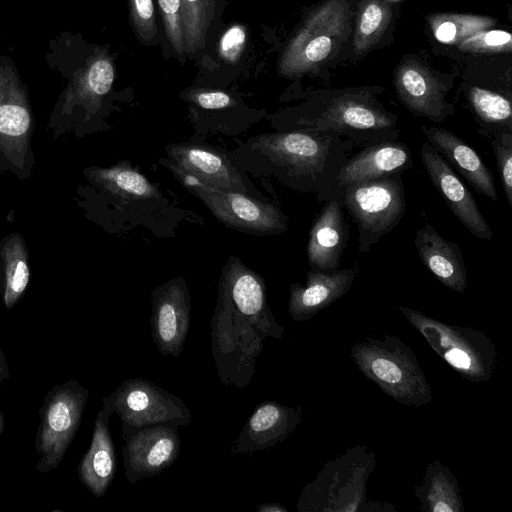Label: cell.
<instances>
[{
	"label": "cell",
	"instance_id": "36",
	"mask_svg": "<svg viewBox=\"0 0 512 512\" xmlns=\"http://www.w3.org/2000/svg\"><path fill=\"white\" fill-rule=\"evenodd\" d=\"M491 136L502 187L507 202L512 207V133H496Z\"/></svg>",
	"mask_w": 512,
	"mask_h": 512
},
{
	"label": "cell",
	"instance_id": "18",
	"mask_svg": "<svg viewBox=\"0 0 512 512\" xmlns=\"http://www.w3.org/2000/svg\"><path fill=\"white\" fill-rule=\"evenodd\" d=\"M302 410L273 400L260 403L233 441L231 454L249 455L284 442L300 424Z\"/></svg>",
	"mask_w": 512,
	"mask_h": 512
},
{
	"label": "cell",
	"instance_id": "32",
	"mask_svg": "<svg viewBox=\"0 0 512 512\" xmlns=\"http://www.w3.org/2000/svg\"><path fill=\"white\" fill-rule=\"evenodd\" d=\"M217 3V0H181L185 56L194 58L204 49Z\"/></svg>",
	"mask_w": 512,
	"mask_h": 512
},
{
	"label": "cell",
	"instance_id": "1",
	"mask_svg": "<svg viewBox=\"0 0 512 512\" xmlns=\"http://www.w3.org/2000/svg\"><path fill=\"white\" fill-rule=\"evenodd\" d=\"M354 142L335 131H291L265 135L261 145L275 162L321 200L342 202L338 175Z\"/></svg>",
	"mask_w": 512,
	"mask_h": 512
},
{
	"label": "cell",
	"instance_id": "31",
	"mask_svg": "<svg viewBox=\"0 0 512 512\" xmlns=\"http://www.w3.org/2000/svg\"><path fill=\"white\" fill-rule=\"evenodd\" d=\"M468 101L478 122L487 135L512 133L511 101L506 96L473 86L468 91Z\"/></svg>",
	"mask_w": 512,
	"mask_h": 512
},
{
	"label": "cell",
	"instance_id": "42",
	"mask_svg": "<svg viewBox=\"0 0 512 512\" xmlns=\"http://www.w3.org/2000/svg\"><path fill=\"white\" fill-rule=\"evenodd\" d=\"M3 429H4V416H3L2 412L0 411V439H1V436L3 433Z\"/></svg>",
	"mask_w": 512,
	"mask_h": 512
},
{
	"label": "cell",
	"instance_id": "20",
	"mask_svg": "<svg viewBox=\"0 0 512 512\" xmlns=\"http://www.w3.org/2000/svg\"><path fill=\"white\" fill-rule=\"evenodd\" d=\"M357 273V265L332 273L309 271L305 285H290L288 312L291 318L297 322L307 321L342 298L350 290Z\"/></svg>",
	"mask_w": 512,
	"mask_h": 512
},
{
	"label": "cell",
	"instance_id": "13",
	"mask_svg": "<svg viewBox=\"0 0 512 512\" xmlns=\"http://www.w3.org/2000/svg\"><path fill=\"white\" fill-rule=\"evenodd\" d=\"M218 292L266 338L285 337V328L276 321L268 304L264 279L239 258L230 257L223 267Z\"/></svg>",
	"mask_w": 512,
	"mask_h": 512
},
{
	"label": "cell",
	"instance_id": "34",
	"mask_svg": "<svg viewBox=\"0 0 512 512\" xmlns=\"http://www.w3.org/2000/svg\"><path fill=\"white\" fill-rule=\"evenodd\" d=\"M130 22L138 40L154 45L159 40L153 0H128Z\"/></svg>",
	"mask_w": 512,
	"mask_h": 512
},
{
	"label": "cell",
	"instance_id": "29",
	"mask_svg": "<svg viewBox=\"0 0 512 512\" xmlns=\"http://www.w3.org/2000/svg\"><path fill=\"white\" fill-rule=\"evenodd\" d=\"M115 78L113 61L106 54H99L84 69L75 88L68 92L63 110L67 112L76 104L96 106L110 91Z\"/></svg>",
	"mask_w": 512,
	"mask_h": 512
},
{
	"label": "cell",
	"instance_id": "33",
	"mask_svg": "<svg viewBox=\"0 0 512 512\" xmlns=\"http://www.w3.org/2000/svg\"><path fill=\"white\" fill-rule=\"evenodd\" d=\"M430 19L431 28L438 41L449 44L461 43L494 23L489 17L461 14H438Z\"/></svg>",
	"mask_w": 512,
	"mask_h": 512
},
{
	"label": "cell",
	"instance_id": "16",
	"mask_svg": "<svg viewBox=\"0 0 512 512\" xmlns=\"http://www.w3.org/2000/svg\"><path fill=\"white\" fill-rule=\"evenodd\" d=\"M32 117L24 95L0 82V169L25 178L31 163Z\"/></svg>",
	"mask_w": 512,
	"mask_h": 512
},
{
	"label": "cell",
	"instance_id": "8",
	"mask_svg": "<svg viewBox=\"0 0 512 512\" xmlns=\"http://www.w3.org/2000/svg\"><path fill=\"white\" fill-rule=\"evenodd\" d=\"M88 396L89 390L74 380L54 386L45 395L35 442L38 472H50L61 463L80 426Z\"/></svg>",
	"mask_w": 512,
	"mask_h": 512
},
{
	"label": "cell",
	"instance_id": "21",
	"mask_svg": "<svg viewBox=\"0 0 512 512\" xmlns=\"http://www.w3.org/2000/svg\"><path fill=\"white\" fill-rule=\"evenodd\" d=\"M412 167V155L405 143L396 140L379 141L371 143L347 160L339 172L338 185L342 190L354 183L401 175Z\"/></svg>",
	"mask_w": 512,
	"mask_h": 512
},
{
	"label": "cell",
	"instance_id": "7",
	"mask_svg": "<svg viewBox=\"0 0 512 512\" xmlns=\"http://www.w3.org/2000/svg\"><path fill=\"white\" fill-rule=\"evenodd\" d=\"M342 206L357 224L359 251L368 252L401 221L405 213L406 197L401 175L344 187Z\"/></svg>",
	"mask_w": 512,
	"mask_h": 512
},
{
	"label": "cell",
	"instance_id": "38",
	"mask_svg": "<svg viewBox=\"0 0 512 512\" xmlns=\"http://www.w3.org/2000/svg\"><path fill=\"white\" fill-rule=\"evenodd\" d=\"M247 42V28L244 24L234 23L221 35L217 51L219 57L227 63L238 62Z\"/></svg>",
	"mask_w": 512,
	"mask_h": 512
},
{
	"label": "cell",
	"instance_id": "23",
	"mask_svg": "<svg viewBox=\"0 0 512 512\" xmlns=\"http://www.w3.org/2000/svg\"><path fill=\"white\" fill-rule=\"evenodd\" d=\"M429 142L479 194L493 201L498 200L495 182L490 169L464 140L444 128L421 127Z\"/></svg>",
	"mask_w": 512,
	"mask_h": 512
},
{
	"label": "cell",
	"instance_id": "12",
	"mask_svg": "<svg viewBox=\"0 0 512 512\" xmlns=\"http://www.w3.org/2000/svg\"><path fill=\"white\" fill-rule=\"evenodd\" d=\"M122 460L130 484L161 474L181 452L178 426L135 427L122 423Z\"/></svg>",
	"mask_w": 512,
	"mask_h": 512
},
{
	"label": "cell",
	"instance_id": "19",
	"mask_svg": "<svg viewBox=\"0 0 512 512\" xmlns=\"http://www.w3.org/2000/svg\"><path fill=\"white\" fill-rule=\"evenodd\" d=\"M166 166L174 167L199 181L223 190L246 194L247 189L236 168L217 150L198 144L177 143L167 146Z\"/></svg>",
	"mask_w": 512,
	"mask_h": 512
},
{
	"label": "cell",
	"instance_id": "25",
	"mask_svg": "<svg viewBox=\"0 0 512 512\" xmlns=\"http://www.w3.org/2000/svg\"><path fill=\"white\" fill-rule=\"evenodd\" d=\"M414 242L423 265L438 281L454 292L463 293L467 271L458 244L447 241L430 224L416 231Z\"/></svg>",
	"mask_w": 512,
	"mask_h": 512
},
{
	"label": "cell",
	"instance_id": "14",
	"mask_svg": "<svg viewBox=\"0 0 512 512\" xmlns=\"http://www.w3.org/2000/svg\"><path fill=\"white\" fill-rule=\"evenodd\" d=\"M151 337L163 356L178 358L190 328L191 302L187 283L175 277L151 294Z\"/></svg>",
	"mask_w": 512,
	"mask_h": 512
},
{
	"label": "cell",
	"instance_id": "17",
	"mask_svg": "<svg viewBox=\"0 0 512 512\" xmlns=\"http://www.w3.org/2000/svg\"><path fill=\"white\" fill-rule=\"evenodd\" d=\"M394 84L399 100L416 116L440 123L454 113L445 100L449 86L416 61L396 68Z\"/></svg>",
	"mask_w": 512,
	"mask_h": 512
},
{
	"label": "cell",
	"instance_id": "6",
	"mask_svg": "<svg viewBox=\"0 0 512 512\" xmlns=\"http://www.w3.org/2000/svg\"><path fill=\"white\" fill-rule=\"evenodd\" d=\"M211 348L218 377L226 386H247L266 337L218 292L211 318Z\"/></svg>",
	"mask_w": 512,
	"mask_h": 512
},
{
	"label": "cell",
	"instance_id": "2",
	"mask_svg": "<svg viewBox=\"0 0 512 512\" xmlns=\"http://www.w3.org/2000/svg\"><path fill=\"white\" fill-rule=\"evenodd\" d=\"M377 464L366 445L349 447L328 461L306 484L297 501L299 512L395 511L386 503L367 501V484Z\"/></svg>",
	"mask_w": 512,
	"mask_h": 512
},
{
	"label": "cell",
	"instance_id": "37",
	"mask_svg": "<svg viewBox=\"0 0 512 512\" xmlns=\"http://www.w3.org/2000/svg\"><path fill=\"white\" fill-rule=\"evenodd\" d=\"M511 35L502 30L481 31L459 43L465 51L495 53L511 50Z\"/></svg>",
	"mask_w": 512,
	"mask_h": 512
},
{
	"label": "cell",
	"instance_id": "10",
	"mask_svg": "<svg viewBox=\"0 0 512 512\" xmlns=\"http://www.w3.org/2000/svg\"><path fill=\"white\" fill-rule=\"evenodd\" d=\"M167 167L227 227L256 235L280 234L287 230V218L277 206L207 185L174 167Z\"/></svg>",
	"mask_w": 512,
	"mask_h": 512
},
{
	"label": "cell",
	"instance_id": "15",
	"mask_svg": "<svg viewBox=\"0 0 512 512\" xmlns=\"http://www.w3.org/2000/svg\"><path fill=\"white\" fill-rule=\"evenodd\" d=\"M427 174L454 216L475 237L490 240L493 231L485 220L469 189L459 179L453 168L427 141L420 150Z\"/></svg>",
	"mask_w": 512,
	"mask_h": 512
},
{
	"label": "cell",
	"instance_id": "39",
	"mask_svg": "<svg viewBox=\"0 0 512 512\" xmlns=\"http://www.w3.org/2000/svg\"><path fill=\"white\" fill-rule=\"evenodd\" d=\"M187 99L208 110L224 109L235 105L232 96L221 90H192L187 94Z\"/></svg>",
	"mask_w": 512,
	"mask_h": 512
},
{
	"label": "cell",
	"instance_id": "22",
	"mask_svg": "<svg viewBox=\"0 0 512 512\" xmlns=\"http://www.w3.org/2000/svg\"><path fill=\"white\" fill-rule=\"evenodd\" d=\"M348 237L342 202L327 201L309 233L307 256L311 270L325 273L338 270Z\"/></svg>",
	"mask_w": 512,
	"mask_h": 512
},
{
	"label": "cell",
	"instance_id": "9",
	"mask_svg": "<svg viewBox=\"0 0 512 512\" xmlns=\"http://www.w3.org/2000/svg\"><path fill=\"white\" fill-rule=\"evenodd\" d=\"M397 119L368 94L343 93L325 101L324 108L306 122V130L335 131L354 143H375L398 138Z\"/></svg>",
	"mask_w": 512,
	"mask_h": 512
},
{
	"label": "cell",
	"instance_id": "26",
	"mask_svg": "<svg viewBox=\"0 0 512 512\" xmlns=\"http://www.w3.org/2000/svg\"><path fill=\"white\" fill-rule=\"evenodd\" d=\"M415 496L424 512H463L464 501L457 478L449 467L433 460L425 469Z\"/></svg>",
	"mask_w": 512,
	"mask_h": 512
},
{
	"label": "cell",
	"instance_id": "27",
	"mask_svg": "<svg viewBox=\"0 0 512 512\" xmlns=\"http://www.w3.org/2000/svg\"><path fill=\"white\" fill-rule=\"evenodd\" d=\"M29 280L25 242L19 234H11L0 248V295L6 309H11L19 301Z\"/></svg>",
	"mask_w": 512,
	"mask_h": 512
},
{
	"label": "cell",
	"instance_id": "35",
	"mask_svg": "<svg viewBox=\"0 0 512 512\" xmlns=\"http://www.w3.org/2000/svg\"><path fill=\"white\" fill-rule=\"evenodd\" d=\"M166 37L178 57L185 56L181 0H157Z\"/></svg>",
	"mask_w": 512,
	"mask_h": 512
},
{
	"label": "cell",
	"instance_id": "24",
	"mask_svg": "<svg viewBox=\"0 0 512 512\" xmlns=\"http://www.w3.org/2000/svg\"><path fill=\"white\" fill-rule=\"evenodd\" d=\"M112 414L105 407L97 412L90 447L78 466L81 483L96 498L107 492L117 469V455L109 426Z\"/></svg>",
	"mask_w": 512,
	"mask_h": 512
},
{
	"label": "cell",
	"instance_id": "28",
	"mask_svg": "<svg viewBox=\"0 0 512 512\" xmlns=\"http://www.w3.org/2000/svg\"><path fill=\"white\" fill-rule=\"evenodd\" d=\"M86 174L91 182L124 200H145L158 195L157 188L127 162L109 168L91 167Z\"/></svg>",
	"mask_w": 512,
	"mask_h": 512
},
{
	"label": "cell",
	"instance_id": "30",
	"mask_svg": "<svg viewBox=\"0 0 512 512\" xmlns=\"http://www.w3.org/2000/svg\"><path fill=\"white\" fill-rule=\"evenodd\" d=\"M392 19L388 0H361L357 7L353 50L356 56L367 53L382 37Z\"/></svg>",
	"mask_w": 512,
	"mask_h": 512
},
{
	"label": "cell",
	"instance_id": "4",
	"mask_svg": "<svg viewBox=\"0 0 512 512\" xmlns=\"http://www.w3.org/2000/svg\"><path fill=\"white\" fill-rule=\"evenodd\" d=\"M398 308L429 346L462 378L474 384L491 379L498 353L485 333L447 324L410 307Z\"/></svg>",
	"mask_w": 512,
	"mask_h": 512
},
{
	"label": "cell",
	"instance_id": "11",
	"mask_svg": "<svg viewBox=\"0 0 512 512\" xmlns=\"http://www.w3.org/2000/svg\"><path fill=\"white\" fill-rule=\"evenodd\" d=\"M103 407L135 427L188 426L192 414L181 398L144 378L124 380L102 399Z\"/></svg>",
	"mask_w": 512,
	"mask_h": 512
},
{
	"label": "cell",
	"instance_id": "41",
	"mask_svg": "<svg viewBox=\"0 0 512 512\" xmlns=\"http://www.w3.org/2000/svg\"><path fill=\"white\" fill-rule=\"evenodd\" d=\"M9 378V368L2 349L0 348V381Z\"/></svg>",
	"mask_w": 512,
	"mask_h": 512
},
{
	"label": "cell",
	"instance_id": "40",
	"mask_svg": "<svg viewBox=\"0 0 512 512\" xmlns=\"http://www.w3.org/2000/svg\"><path fill=\"white\" fill-rule=\"evenodd\" d=\"M257 512H288V509L279 503H263L256 509Z\"/></svg>",
	"mask_w": 512,
	"mask_h": 512
},
{
	"label": "cell",
	"instance_id": "5",
	"mask_svg": "<svg viewBox=\"0 0 512 512\" xmlns=\"http://www.w3.org/2000/svg\"><path fill=\"white\" fill-rule=\"evenodd\" d=\"M350 33L347 0H325L312 10L292 36L279 62V72L287 77L313 71L328 59Z\"/></svg>",
	"mask_w": 512,
	"mask_h": 512
},
{
	"label": "cell",
	"instance_id": "3",
	"mask_svg": "<svg viewBox=\"0 0 512 512\" xmlns=\"http://www.w3.org/2000/svg\"><path fill=\"white\" fill-rule=\"evenodd\" d=\"M359 371L396 402L420 407L432 401V390L413 350L399 337H365L350 349Z\"/></svg>",
	"mask_w": 512,
	"mask_h": 512
}]
</instances>
